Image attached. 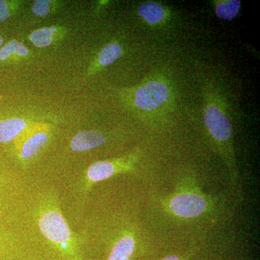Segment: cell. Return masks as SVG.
<instances>
[{"mask_svg": "<svg viewBox=\"0 0 260 260\" xmlns=\"http://www.w3.org/2000/svg\"><path fill=\"white\" fill-rule=\"evenodd\" d=\"M140 157V152L135 151L114 160L94 162L87 171L86 189H90L95 183L107 180L117 174L135 171Z\"/></svg>", "mask_w": 260, "mask_h": 260, "instance_id": "5", "label": "cell"}, {"mask_svg": "<svg viewBox=\"0 0 260 260\" xmlns=\"http://www.w3.org/2000/svg\"><path fill=\"white\" fill-rule=\"evenodd\" d=\"M50 3L51 1H47V0H37L34 2L32 7V13L39 17L46 16L50 11V8H49Z\"/></svg>", "mask_w": 260, "mask_h": 260, "instance_id": "15", "label": "cell"}, {"mask_svg": "<svg viewBox=\"0 0 260 260\" xmlns=\"http://www.w3.org/2000/svg\"><path fill=\"white\" fill-rule=\"evenodd\" d=\"M138 15L150 25H158L164 23L169 16L167 8L155 2H146L140 5Z\"/></svg>", "mask_w": 260, "mask_h": 260, "instance_id": "8", "label": "cell"}, {"mask_svg": "<svg viewBox=\"0 0 260 260\" xmlns=\"http://www.w3.org/2000/svg\"><path fill=\"white\" fill-rule=\"evenodd\" d=\"M28 48L25 47L23 43L15 40L10 41L0 49V60H7L15 54L20 56H25L28 55Z\"/></svg>", "mask_w": 260, "mask_h": 260, "instance_id": "14", "label": "cell"}, {"mask_svg": "<svg viewBox=\"0 0 260 260\" xmlns=\"http://www.w3.org/2000/svg\"><path fill=\"white\" fill-rule=\"evenodd\" d=\"M203 120L214 148L226 166L232 194L236 199L241 200L242 183L233 144L232 122L223 102L213 90H209L205 95Z\"/></svg>", "mask_w": 260, "mask_h": 260, "instance_id": "2", "label": "cell"}, {"mask_svg": "<svg viewBox=\"0 0 260 260\" xmlns=\"http://www.w3.org/2000/svg\"><path fill=\"white\" fill-rule=\"evenodd\" d=\"M3 38L0 37V47H2V45H3Z\"/></svg>", "mask_w": 260, "mask_h": 260, "instance_id": "18", "label": "cell"}, {"mask_svg": "<svg viewBox=\"0 0 260 260\" xmlns=\"http://www.w3.org/2000/svg\"><path fill=\"white\" fill-rule=\"evenodd\" d=\"M194 249H192V250L186 251L183 254H170L160 260H189L191 256L194 255Z\"/></svg>", "mask_w": 260, "mask_h": 260, "instance_id": "16", "label": "cell"}, {"mask_svg": "<svg viewBox=\"0 0 260 260\" xmlns=\"http://www.w3.org/2000/svg\"><path fill=\"white\" fill-rule=\"evenodd\" d=\"M242 3L239 0H220L214 2V11L220 20H234L241 11Z\"/></svg>", "mask_w": 260, "mask_h": 260, "instance_id": "9", "label": "cell"}, {"mask_svg": "<svg viewBox=\"0 0 260 260\" xmlns=\"http://www.w3.org/2000/svg\"><path fill=\"white\" fill-rule=\"evenodd\" d=\"M39 228L43 235L61 251L73 255L74 242L68 224L61 214L56 210H49L39 218Z\"/></svg>", "mask_w": 260, "mask_h": 260, "instance_id": "4", "label": "cell"}, {"mask_svg": "<svg viewBox=\"0 0 260 260\" xmlns=\"http://www.w3.org/2000/svg\"><path fill=\"white\" fill-rule=\"evenodd\" d=\"M48 135L47 133H38L28 138L24 143L20 151V157L25 160L34 158L38 152L47 143Z\"/></svg>", "mask_w": 260, "mask_h": 260, "instance_id": "11", "label": "cell"}, {"mask_svg": "<svg viewBox=\"0 0 260 260\" xmlns=\"http://www.w3.org/2000/svg\"><path fill=\"white\" fill-rule=\"evenodd\" d=\"M159 209L166 217L180 223H191L215 218L222 210L223 200L202 190L194 177L179 178L174 190L156 198Z\"/></svg>", "mask_w": 260, "mask_h": 260, "instance_id": "1", "label": "cell"}, {"mask_svg": "<svg viewBox=\"0 0 260 260\" xmlns=\"http://www.w3.org/2000/svg\"><path fill=\"white\" fill-rule=\"evenodd\" d=\"M106 137L95 130H85L78 133L70 143L73 151L84 152L98 148L105 143Z\"/></svg>", "mask_w": 260, "mask_h": 260, "instance_id": "7", "label": "cell"}, {"mask_svg": "<svg viewBox=\"0 0 260 260\" xmlns=\"http://www.w3.org/2000/svg\"><path fill=\"white\" fill-rule=\"evenodd\" d=\"M55 30L56 28L54 26L38 29L30 34L29 39L38 48L49 47L53 43L52 37Z\"/></svg>", "mask_w": 260, "mask_h": 260, "instance_id": "13", "label": "cell"}, {"mask_svg": "<svg viewBox=\"0 0 260 260\" xmlns=\"http://www.w3.org/2000/svg\"><path fill=\"white\" fill-rule=\"evenodd\" d=\"M138 246L136 230L123 231L113 241L107 260H131L136 253Z\"/></svg>", "mask_w": 260, "mask_h": 260, "instance_id": "6", "label": "cell"}, {"mask_svg": "<svg viewBox=\"0 0 260 260\" xmlns=\"http://www.w3.org/2000/svg\"><path fill=\"white\" fill-rule=\"evenodd\" d=\"M174 99L172 83L160 75L148 77L128 93L132 109L147 120L165 116L173 107Z\"/></svg>", "mask_w": 260, "mask_h": 260, "instance_id": "3", "label": "cell"}, {"mask_svg": "<svg viewBox=\"0 0 260 260\" xmlns=\"http://www.w3.org/2000/svg\"><path fill=\"white\" fill-rule=\"evenodd\" d=\"M25 126L26 122L20 118H13L0 121V143H6L12 141Z\"/></svg>", "mask_w": 260, "mask_h": 260, "instance_id": "10", "label": "cell"}, {"mask_svg": "<svg viewBox=\"0 0 260 260\" xmlns=\"http://www.w3.org/2000/svg\"><path fill=\"white\" fill-rule=\"evenodd\" d=\"M10 11L6 1L0 0V22L5 21L9 18Z\"/></svg>", "mask_w": 260, "mask_h": 260, "instance_id": "17", "label": "cell"}, {"mask_svg": "<svg viewBox=\"0 0 260 260\" xmlns=\"http://www.w3.org/2000/svg\"><path fill=\"white\" fill-rule=\"evenodd\" d=\"M122 54V49L120 46L116 43L109 44L103 48L98 56V63L99 66L107 67L116 59H119Z\"/></svg>", "mask_w": 260, "mask_h": 260, "instance_id": "12", "label": "cell"}]
</instances>
